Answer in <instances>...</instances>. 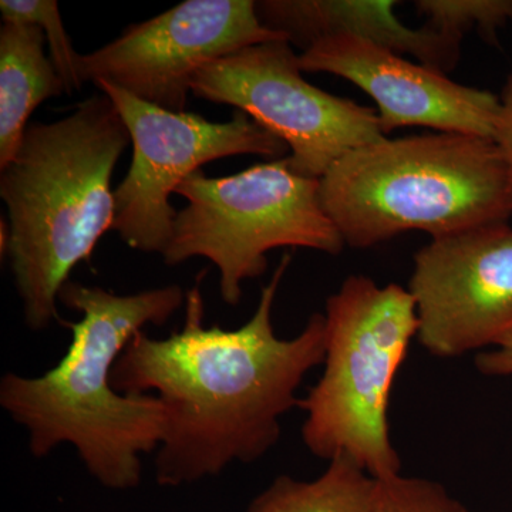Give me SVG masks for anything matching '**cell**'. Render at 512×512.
<instances>
[{"instance_id":"cell-1","label":"cell","mask_w":512,"mask_h":512,"mask_svg":"<svg viewBox=\"0 0 512 512\" xmlns=\"http://www.w3.org/2000/svg\"><path fill=\"white\" fill-rule=\"evenodd\" d=\"M289 264L285 255L241 328H207L197 282L185 293L181 330L164 339L143 330L117 360L111 380L119 392L153 394L163 404L164 434L154 460L160 487L254 463L281 439L282 417L299 407L303 379L325 357L323 313H313L293 338L275 333V296Z\"/></svg>"},{"instance_id":"cell-2","label":"cell","mask_w":512,"mask_h":512,"mask_svg":"<svg viewBox=\"0 0 512 512\" xmlns=\"http://www.w3.org/2000/svg\"><path fill=\"white\" fill-rule=\"evenodd\" d=\"M185 293L178 285L117 295L64 284L59 302L82 315L60 323L72 332L66 355L43 375L9 372L0 379V407L28 433L32 456L45 458L69 444L101 487L140 485L143 456L163 440V404L153 394L119 392L111 375L137 333L165 325L185 305Z\"/></svg>"},{"instance_id":"cell-3","label":"cell","mask_w":512,"mask_h":512,"mask_svg":"<svg viewBox=\"0 0 512 512\" xmlns=\"http://www.w3.org/2000/svg\"><path fill=\"white\" fill-rule=\"evenodd\" d=\"M130 143L113 101L94 94L63 119L30 123L19 153L0 170L8 256L30 330L62 323L60 291L113 228L111 178Z\"/></svg>"},{"instance_id":"cell-4","label":"cell","mask_w":512,"mask_h":512,"mask_svg":"<svg viewBox=\"0 0 512 512\" xmlns=\"http://www.w3.org/2000/svg\"><path fill=\"white\" fill-rule=\"evenodd\" d=\"M320 201L352 248L409 231L443 238L508 222L512 170L493 138L384 137L339 158L320 178Z\"/></svg>"},{"instance_id":"cell-5","label":"cell","mask_w":512,"mask_h":512,"mask_svg":"<svg viewBox=\"0 0 512 512\" xmlns=\"http://www.w3.org/2000/svg\"><path fill=\"white\" fill-rule=\"evenodd\" d=\"M323 318V373L299 403L303 444L323 460L349 457L376 480L402 474L387 412L419 332L412 293L352 275L329 296Z\"/></svg>"},{"instance_id":"cell-6","label":"cell","mask_w":512,"mask_h":512,"mask_svg":"<svg viewBox=\"0 0 512 512\" xmlns=\"http://www.w3.org/2000/svg\"><path fill=\"white\" fill-rule=\"evenodd\" d=\"M175 194L188 205L177 212L164 264L208 259L220 272V295L229 306L241 301L245 281L265 274L272 249L339 255L345 247L323 210L320 180L293 173L288 157L228 177L195 171Z\"/></svg>"},{"instance_id":"cell-7","label":"cell","mask_w":512,"mask_h":512,"mask_svg":"<svg viewBox=\"0 0 512 512\" xmlns=\"http://www.w3.org/2000/svg\"><path fill=\"white\" fill-rule=\"evenodd\" d=\"M302 73L291 43L275 40L205 64L190 89L244 111L288 146L293 173L320 180L346 153L386 136L376 110L323 92Z\"/></svg>"},{"instance_id":"cell-8","label":"cell","mask_w":512,"mask_h":512,"mask_svg":"<svg viewBox=\"0 0 512 512\" xmlns=\"http://www.w3.org/2000/svg\"><path fill=\"white\" fill-rule=\"evenodd\" d=\"M94 86L110 97L130 131L133 161L114 190L111 231L137 251L163 254L177 217L170 195L202 165L234 156L278 158L289 151L244 111L235 110L227 123H211L198 114L161 109L111 83Z\"/></svg>"},{"instance_id":"cell-9","label":"cell","mask_w":512,"mask_h":512,"mask_svg":"<svg viewBox=\"0 0 512 512\" xmlns=\"http://www.w3.org/2000/svg\"><path fill=\"white\" fill-rule=\"evenodd\" d=\"M275 40L288 36L262 25L252 0H185L80 56L79 72L83 83H111L137 99L183 113L191 79L201 67Z\"/></svg>"},{"instance_id":"cell-10","label":"cell","mask_w":512,"mask_h":512,"mask_svg":"<svg viewBox=\"0 0 512 512\" xmlns=\"http://www.w3.org/2000/svg\"><path fill=\"white\" fill-rule=\"evenodd\" d=\"M409 291L420 345L458 357L512 339V228L483 225L431 239L414 255Z\"/></svg>"},{"instance_id":"cell-11","label":"cell","mask_w":512,"mask_h":512,"mask_svg":"<svg viewBox=\"0 0 512 512\" xmlns=\"http://www.w3.org/2000/svg\"><path fill=\"white\" fill-rule=\"evenodd\" d=\"M302 72L329 73L375 100L384 136L400 127L493 137L498 96L448 79L446 73L350 35L320 37L299 55Z\"/></svg>"},{"instance_id":"cell-12","label":"cell","mask_w":512,"mask_h":512,"mask_svg":"<svg viewBox=\"0 0 512 512\" xmlns=\"http://www.w3.org/2000/svg\"><path fill=\"white\" fill-rule=\"evenodd\" d=\"M397 2L336 0H269L256 2L266 28L285 33L289 43L308 49L320 37L335 33L370 40L397 55H413L420 63L446 73L460 59V37L427 25L410 29L394 15Z\"/></svg>"},{"instance_id":"cell-13","label":"cell","mask_w":512,"mask_h":512,"mask_svg":"<svg viewBox=\"0 0 512 512\" xmlns=\"http://www.w3.org/2000/svg\"><path fill=\"white\" fill-rule=\"evenodd\" d=\"M42 28L3 23L0 28V170L16 157L40 103L66 93L46 56Z\"/></svg>"},{"instance_id":"cell-14","label":"cell","mask_w":512,"mask_h":512,"mask_svg":"<svg viewBox=\"0 0 512 512\" xmlns=\"http://www.w3.org/2000/svg\"><path fill=\"white\" fill-rule=\"evenodd\" d=\"M377 484L355 461L339 456L315 480L276 477L247 512H373Z\"/></svg>"},{"instance_id":"cell-15","label":"cell","mask_w":512,"mask_h":512,"mask_svg":"<svg viewBox=\"0 0 512 512\" xmlns=\"http://www.w3.org/2000/svg\"><path fill=\"white\" fill-rule=\"evenodd\" d=\"M0 12L3 23H22L42 28L49 43L50 60L62 79L66 93L82 89L79 72L82 55L74 50L56 0H2Z\"/></svg>"},{"instance_id":"cell-16","label":"cell","mask_w":512,"mask_h":512,"mask_svg":"<svg viewBox=\"0 0 512 512\" xmlns=\"http://www.w3.org/2000/svg\"><path fill=\"white\" fill-rule=\"evenodd\" d=\"M416 8L430 26L460 39L473 26L494 37L495 30L512 22V0H420Z\"/></svg>"},{"instance_id":"cell-17","label":"cell","mask_w":512,"mask_h":512,"mask_svg":"<svg viewBox=\"0 0 512 512\" xmlns=\"http://www.w3.org/2000/svg\"><path fill=\"white\" fill-rule=\"evenodd\" d=\"M377 481L373 512H468L466 505L437 481L403 474Z\"/></svg>"},{"instance_id":"cell-18","label":"cell","mask_w":512,"mask_h":512,"mask_svg":"<svg viewBox=\"0 0 512 512\" xmlns=\"http://www.w3.org/2000/svg\"><path fill=\"white\" fill-rule=\"evenodd\" d=\"M497 116L493 128V141L500 148L501 153L512 170V73L508 76L503 93L498 96Z\"/></svg>"},{"instance_id":"cell-19","label":"cell","mask_w":512,"mask_h":512,"mask_svg":"<svg viewBox=\"0 0 512 512\" xmlns=\"http://www.w3.org/2000/svg\"><path fill=\"white\" fill-rule=\"evenodd\" d=\"M476 367L485 376H512V339L501 348L478 353Z\"/></svg>"}]
</instances>
